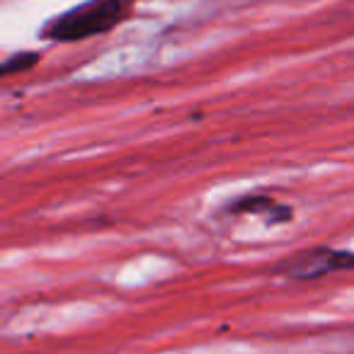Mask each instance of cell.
Listing matches in <instances>:
<instances>
[{
    "mask_svg": "<svg viewBox=\"0 0 354 354\" xmlns=\"http://www.w3.org/2000/svg\"><path fill=\"white\" fill-rule=\"evenodd\" d=\"M39 61V54L37 51H22V54H12L10 59H6L3 64V75H12V73H20V71H30L32 66Z\"/></svg>",
    "mask_w": 354,
    "mask_h": 354,
    "instance_id": "obj_4",
    "label": "cell"
},
{
    "mask_svg": "<svg viewBox=\"0 0 354 354\" xmlns=\"http://www.w3.org/2000/svg\"><path fill=\"white\" fill-rule=\"evenodd\" d=\"M226 212L231 214H252V216H265L267 223H284L291 218V207H286V204H279L274 202V199L270 197H241L236 199V202H231L226 207Z\"/></svg>",
    "mask_w": 354,
    "mask_h": 354,
    "instance_id": "obj_3",
    "label": "cell"
},
{
    "mask_svg": "<svg viewBox=\"0 0 354 354\" xmlns=\"http://www.w3.org/2000/svg\"><path fill=\"white\" fill-rule=\"evenodd\" d=\"M136 0H88L46 22L41 37L51 41H80L114 30L131 12Z\"/></svg>",
    "mask_w": 354,
    "mask_h": 354,
    "instance_id": "obj_1",
    "label": "cell"
},
{
    "mask_svg": "<svg viewBox=\"0 0 354 354\" xmlns=\"http://www.w3.org/2000/svg\"><path fill=\"white\" fill-rule=\"evenodd\" d=\"M281 270L291 279H318L328 272L354 270V252L352 250H333V248H315L306 250L296 257H289Z\"/></svg>",
    "mask_w": 354,
    "mask_h": 354,
    "instance_id": "obj_2",
    "label": "cell"
}]
</instances>
